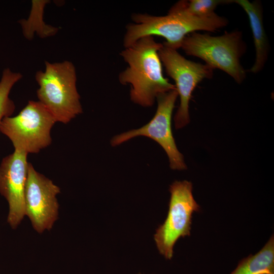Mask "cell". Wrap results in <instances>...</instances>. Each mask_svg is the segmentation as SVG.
<instances>
[{
    "mask_svg": "<svg viewBox=\"0 0 274 274\" xmlns=\"http://www.w3.org/2000/svg\"><path fill=\"white\" fill-rule=\"evenodd\" d=\"M163 44L152 36L140 39L120 53L127 67L119 75L121 84H130V97L144 107L154 105L157 96L175 89V86L164 77L158 51Z\"/></svg>",
    "mask_w": 274,
    "mask_h": 274,
    "instance_id": "6da1fadb",
    "label": "cell"
},
{
    "mask_svg": "<svg viewBox=\"0 0 274 274\" xmlns=\"http://www.w3.org/2000/svg\"><path fill=\"white\" fill-rule=\"evenodd\" d=\"M134 23L127 25L123 45L129 47L140 39L158 36L164 38L163 44L177 50L181 47L186 36L198 30L214 32L226 26L228 20L215 13L206 18H195L187 16L171 7L167 15L156 16L148 14H133Z\"/></svg>",
    "mask_w": 274,
    "mask_h": 274,
    "instance_id": "7a4b0ae2",
    "label": "cell"
},
{
    "mask_svg": "<svg viewBox=\"0 0 274 274\" xmlns=\"http://www.w3.org/2000/svg\"><path fill=\"white\" fill-rule=\"evenodd\" d=\"M45 65L44 71H38L35 75L39 86L37 91L39 101L56 122L67 123L82 113L75 66L68 60L45 61Z\"/></svg>",
    "mask_w": 274,
    "mask_h": 274,
    "instance_id": "3957f363",
    "label": "cell"
},
{
    "mask_svg": "<svg viewBox=\"0 0 274 274\" xmlns=\"http://www.w3.org/2000/svg\"><path fill=\"white\" fill-rule=\"evenodd\" d=\"M181 48L187 55L200 58L212 68L225 72L238 84L246 77L240 62L246 47L239 31L216 37L193 32L185 37Z\"/></svg>",
    "mask_w": 274,
    "mask_h": 274,
    "instance_id": "277c9868",
    "label": "cell"
},
{
    "mask_svg": "<svg viewBox=\"0 0 274 274\" xmlns=\"http://www.w3.org/2000/svg\"><path fill=\"white\" fill-rule=\"evenodd\" d=\"M55 122L41 102L29 100L17 115L3 119L0 132L10 140L15 150L37 153L51 144V130Z\"/></svg>",
    "mask_w": 274,
    "mask_h": 274,
    "instance_id": "5b68a950",
    "label": "cell"
},
{
    "mask_svg": "<svg viewBox=\"0 0 274 274\" xmlns=\"http://www.w3.org/2000/svg\"><path fill=\"white\" fill-rule=\"evenodd\" d=\"M170 198L167 216L156 229L154 240L161 255L170 260L174 247L181 237L190 235L192 217L200 211L192 195V184L186 180L176 181L169 189Z\"/></svg>",
    "mask_w": 274,
    "mask_h": 274,
    "instance_id": "8992f818",
    "label": "cell"
},
{
    "mask_svg": "<svg viewBox=\"0 0 274 274\" xmlns=\"http://www.w3.org/2000/svg\"><path fill=\"white\" fill-rule=\"evenodd\" d=\"M158 54L167 74L174 80L180 97V105L174 117L175 127L180 129L190 121L189 104L192 92L202 80L212 78L214 69L206 64L188 60L177 50L163 44Z\"/></svg>",
    "mask_w": 274,
    "mask_h": 274,
    "instance_id": "52a82bcc",
    "label": "cell"
},
{
    "mask_svg": "<svg viewBox=\"0 0 274 274\" xmlns=\"http://www.w3.org/2000/svg\"><path fill=\"white\" fill-rule=\"evenodd\" d=\"M178 96L176 88L158 95L156 99L157 110L150 122L140 128L114 136L111 141V145L118 146L136 136H146L158 143L165 150L172 169H185L186 166L183 156L176 146L171 128L172 113Z\"/></svg>",
    "mask_w": 274,
    "mask_h": 274,
    "instance_id": "ba28073f",
    "label": "cell"
},
{
    "mask_svg": "<svg viewBox=\"0 0 274 274\" xmlns=\"http://www.w3.org/2000/svg\"><path fill=\"white\" fill-rule=\"evenodd\" d=\"M59 187L38 172L30 163L25 191V214L33 229L42 233L50 230L58 218Z\"/></svg>",
    "mask_w": 274,
    "mask_h": 274,
    "instance_id": "9c48e42d",
    "label": "cell"
},
{
    "mask_svg": "<svg viewBox=\"0 0 274 274\" xmlns=\"http://www.w3.org/2000/svg\"><path fill=\"white\" fill-rule=\"evenodd\" d=\"M27 153L14 150L0 164V194L9 205L7 222L16 228L25 214V191L29 162Z\"/></svg>",
    "mask_w": 274,
    "mask_h": 274,
    "instance_id": "30bf717a",
    "label": "cell"
},
{
    "mask_svg": "<svg viewBox=\"0 0 274 274\" xmlns=\"http://www.w3.org/2000/svg\"><path fill=\"white\" fill-rule=\"evenodd\" d=\"M247 13L251 28L255 48V62L249 71L256 74L264 67L268 59L269 45L263 21V9L258 1L234 0Z\"/></svg>",
    "mask_w": 274,
    "mask_h": 274,
    "instance_id": "8fae6325",
    "label": "cell"
},
{
    "mask_svg": "<svg viewBox=\"0 0 274 274\" xmlns=\"http://www.w3.org/2000/svg\"><path fill=\"white\" fill-rule=\"evenodd\" d=\"M230 274H274L273 235L256 254L241 260Z\"/></svg>",
    "mask_w": 274,
    "mask_h": 274,
    "instance_id": "7c38bea8",
    "label": "cell"
},
{
    "mask_svg": "<svg viewBox=\"0 0 274 274\" xmlns=\"http://www.w3.org/2000/svg\"><path fill=\"white\" fill-rule=\"evenodd\" d=\"M233 3L232 0H190L180 1L172 7L189 17L206 18L215 14L218 6Z\"/></svg>",
    "mask_w": 274,
    "mask_h": 274,
    "instance_id": "4fadbf2b",
    "label": "cell"
},
{
    "mask_svg": "<svg viewBox=\"0 0 274 274\" xmlns=\"http://www.w3.org/2000/svg\"><path fill=\"white\" fill-rule=\"evenodd\" d=\"M22 75L5 68L0 80V125L4 118L11 116L15 110V105L9 94L14 85L22 78Z\"/></svg>",
    "mask_w": 274,
    "mask_h": 274,
    "instance_id": "5bb4252c",
    "label": "cell"
},
{
    "mask_svg": "<svg viewBox=\"0 0 274 274\" xmlns=\"http://www.w3.org/2000/svg\"><path fill=\"white\" fill-rule=\"evenodd\" d=\"M138 274H142L141 273H139Z\"/></svg>",
    "mask_w": 274,
    "mask_h": 274,
    "instance_id": "9a60e30c",
    "label": "cell"
}]
</instances>
